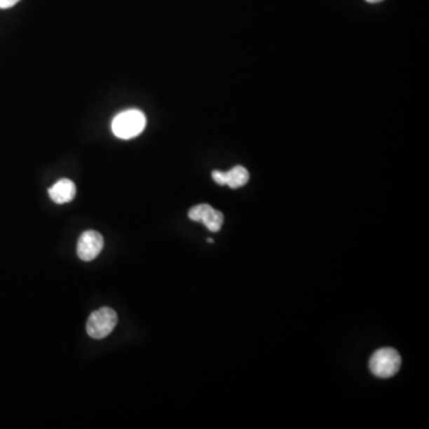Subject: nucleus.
Wrapping results in <instances>:
<instances>
[{
  "label": "nucleus",
  "instance_id": "nucleus-1",
  "mask_svg": "<svg viewBox=\"0 0 429 429\" xmlns=\"http://www.w3.org/2000/svg\"><path fill=\"white\" fill-rule=\"evenodd\" d=\"M147 119L139 110H127L116 116L112 121V131L117 137L123 139H134L146 128Z\"/></svg>",
  "mask_w": 429,
  "mask_h": 429
},
{
  "label": "nucleus",
  "instance_id": "nucleus-7",
  "mask_svg": "<svg viewBox=\"0 0 429 429\" xmlns=\"http://www.w3.org/2000/svg\"><path fill=\"white\" fill-rule=\"evenodd\" d=\"M49 196L56 204L71 202L76 197V187L69 179H61L49 189Z\"/></svg>",
  "mask_w": 429,
  "mask_h": 429
},
{
  "label": "nucleus",
  "instance_id": "nucleus-3",
  "mask_svg": "<svg viewBox=\"0 0 429 429\" xmlns=\"http://www.w3.org/2000/svg\"><path fill=\"white\" fill-rule=\"evenodd\" d=\"M117 314L111 308H100L92 313L86 323L88 334L93 339L107 338L117 325Z\"/></svg>",
  "mask_w": 429,
  "mask_h": 429
},
{
  "label": "nucleus",
  "instance_id": "nucleus-4",
  "mask_svg": "<svg viewBox=\"0 0 429 429\" xmlns=\"http://www.w3.org/2000/svg\"><path fill=\"white\" fill-rule=\"evenodd\" d=\"M103 247L104 238L98 231H83L79 240H78L76 252H78V257L81 260L91 261L100 255Z\"/></svg>",
  "mask_w": 429,
  "mask_h": 429
},
{
  "label": "nucleus",
  "instance_id": "nucleus-9",
  "mask_svg": "<svg viewBox=\"0 0 429 429\" xmlns=\"http://www.w3.org/2000/svg\"><path fill=\"white\" fill-rule=\"evenodd\" d=\"M366 1H367V3H372V4H374V3H381V1H383V0H366Z\"/></svg>",
  "mask_w": 429,
  "mask_h": 429
},
{
  "label": "nucleus",
  "instance_id": "nucleus-6",
  "mask_svg": "<svg viewBox=\"0 0 429 429\" xmlns=\"http://www.w3.org/2000/svg\"><path fill=\"white\" fill-rule=\"evenodd\" d=\"M212 179L219 185H228L231 189L245 186L250 180V173L243 166H235L231 171H214Z\"/></svg>",
  "mask_w": 429,
  "mask_h": 429
},
{
  "label": "nucleus",
  "instance_id": "nucleus-8",
  "mask_svg": "<svg viewBox=\"0 0 429 429\" xmlns=\"http://www.w3.org/2000/svg\"><path fill=\"white\" fill-rule=\"evenodd\" d=\"M20 0H0V8H10L18 3Z\"/></svg>",
  "mask_w": 429,
  "mask_h": 429
},
{
  "label": "nucleus",
  "instance_id": "nucleus-5",
  "mask_svg": "<svg viewBox=\"0 0 429 429\" xmlns=\"http://www.w3.org/2000/svg\"><path fill=\"white\" fill-rule=\"evenodd\" d=\"M189 217L196 222H202L209 231H214V233L221 231L223 221H224L222 212L214 210V207L209 204H199V205L191 207L189 211Z\"/></svg>",
  "mask_w": 429,
  "mask_h": 429
},
{
  "label": "nucleus",
  "instance_id": "nucleus-2",
  "mask_svg": "<svg viewBox=\"0 0 429 429\" xmlns=\"http://www.w3.org/2000/svg\"><path fill=\"white\" fill-rule=\"evenodd\" d=\"M401 355L397 350L386 347L376 350L369 359L371 372L379 378H390L395 376L401 367Z\"/></svg>",
  "mask_w": 429,
  "mask_h": 429
}]
</instances>
